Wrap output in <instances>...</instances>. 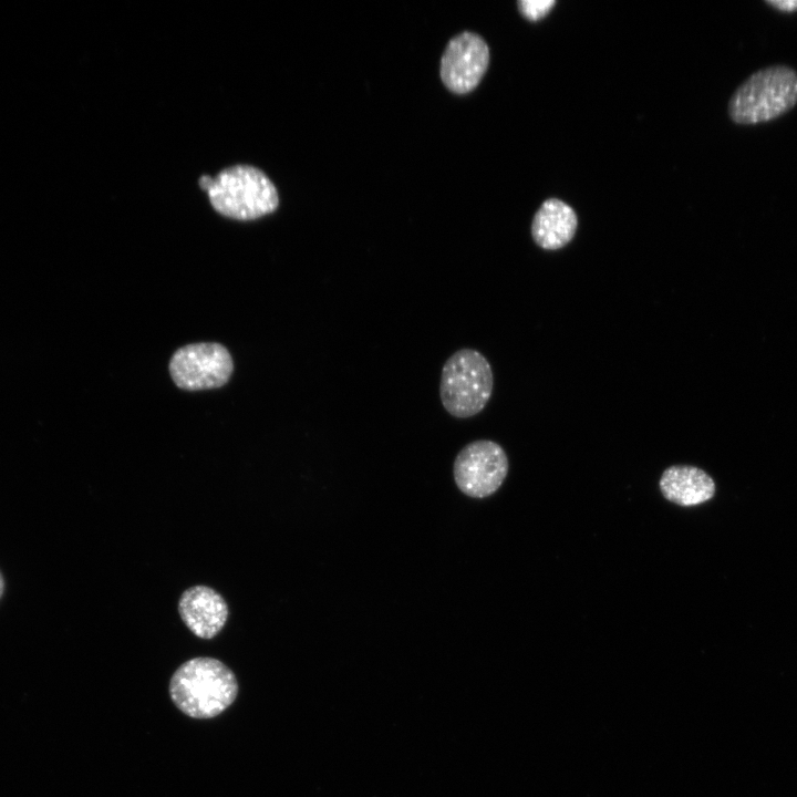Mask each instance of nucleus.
<instances>
[{"label":"nucleus","mask_w":797,"mask_h":797,"mask_svg":"<svg viewBox=\"0 0 797 797\" xmlns=\"http://www.w3.org/2000/svg\"><path fill=\"white\" fill-rule=\"evenodd\" d=\"M172 701L185 715L211 718L226 711L236 700L238 681L221 661L197 656L184 662L169 682Z\"/></svg>","instance_id":"1"},{"label":"nucleus","mask_w":797,"mask_h":797,"mask_svg":"<svg viewBox=\"0 0 797 797\" xmlns=\"http://www.w3.org/2000/svg\"><path fill=\"white\" fill-rule=\"evenodd\" d=\"M797 103V72L786 65H772L749 75L733 93L728 115L737 124L772 121Z\"/></svg>","instance_id":"2"},{"label":"nucleus","mask_w":797,"mask_h":797,"mask_svg":"<svg viewBox=\"0 0 797 797\" xmlns=\"http://www.w3.org/2000/svg\"><path fill=\"white\" fill-rule=\"evenodd\" d=\"M494 390L490 363L479 351L464 348L444 363L439 382V398L445 411L454 417L467 418L480 413Z\"/></svg>","instance_id":"3"},{"label":"nucleus","mask_w":797,"mask_h":797,"mask_svg":"<svg viewBox=\"0 0 797 797\" xmlns=\"http://www.w3.org/2000/svg\"><path fill=\"white\" fill-rule=\"evenodd\" d=\"M216 211L231 219L253 220L275 211L276 186L253 166L236 165L221 170L206 190Z\"/></svg>","instance_id":"4"},{"label":"nucleus","mask_w":797,"mask_h":797,"mask_svg":"<svg viewBox=\"0 0 797 797\" xmlns=\"http://www.w3.org/2000/svg\"><path fill=\"white\" fill-rule=\"evenodd\" d=\"M508 457L496 442L478 439L465 445L453 465L458 489L472 498H485L498 490L508 473Z\"/></svg>","instance_id":"5"},{"label":"nucleus","mask_w":797,"mask_h":797,"mask_svg":"<svg viewBox=\"0 0 797 797\" xmlns=\"http://www.w3.org/2000/svg\"><path fill=\"white\" fill-rule=\"evenodd\" d=\"M232 370L228 350L213 342L185 345L173 354L169 362L174 383L188 391L220 387L227 383Z\"/></svg>","instance_id":"6"},{"label":"nucleus","mask_w":797,"mask_h":797,"mask_svg":"<svg viewBox=\"0 0 797 797\" xmlns=\"http://www.w3.org/2000/svg\"><path fill=\"white\" fill-rule=\"evenodd\" d=\"M488 63L489 48L485 40L466 31L448 42L441 60V79L449 91L465 94L479 84Z\"/></svg>","instance_id":"7"},{"label":"nucleus","mask_w":797,"mask_h":797,"mask_svg":"<svg viewBox=\"0 0 797 797\" xmlns=\"http://www.w3.org/2000/svg\"><path fill=\"white\" fill-rule=\"evenodd\" d=\"M178 613L193 634L209 640L225 627L229 608L218 591L208 586L197 584L182 593L178 600Z\"/></svg>","instance_id":"8"},{"label":"nucleus","mask_w":797,"mask_h":797,"mask_svg":"<svg viewBox=\"0 0 797 797\" xmlns=\"http://www.w3.org/2000/svg\"><path fill=\"white\" fill-rule=\"evenodd\" d=\"M578 217L571 206L558 198L546 199L534 215L530 234L544 250H558L575 237Z\"/></svg>","instance_id":"9"},{"label":"nucleus","mask_w":797,"mask_h":797,"mask_svg":"<svg viewBox=\"0 0 797 797\" xmlns=\"http://www.w3.org/2000/svg\"><path fill=\"white\" fill-rule=\"evenodd\" d=\"M665 499L684 507L696 506L713 498L715 483L703 469L691 465H673L664 469L659 482Z\"/></svg>","instance_id":"10"},{"label":"nucleus","mask_w":797,"mask_h":797,"mask_svg":"<svg viewBox=\"0 0 797 797\" xmlns=\"http://www.w3.org/2000/svg\"><path fill=\"white\" fill-rule=\"evenodd\" d=\"M555 4V0H519L517 2L520 14L532 22L545 18Z\"/></svg>","instance_id":"11"},{"label":"nucleus","mask_w":797,"mask_h":797,"mask_svg":"<svg viewBox=\"0 0 797 797\" xmlns=\"http://www.w3.org/2000/svg\"><path fill=\"white\" fill-rule=\"evenodd\" d=\"M769 6L774 7L775 9L783 11V12H793L797 10V0H776V1H766Z\"/></svg>","instance_id":"12"},{"label":"nucleus","mask_w":797,"mask_h":797,"mask_svg":"<svg viewBox=\"0 0 797 797\" xmlns=\"http://www.w3.org/2000/svg\"><path fill=\"white\" fill-rule=\"evenodd\" d=\"M4 589H6V581H4L3 575L0 570V599L2 598V596L4 593Z\"/></svg>","instance_id":"13"}]
</instances>
